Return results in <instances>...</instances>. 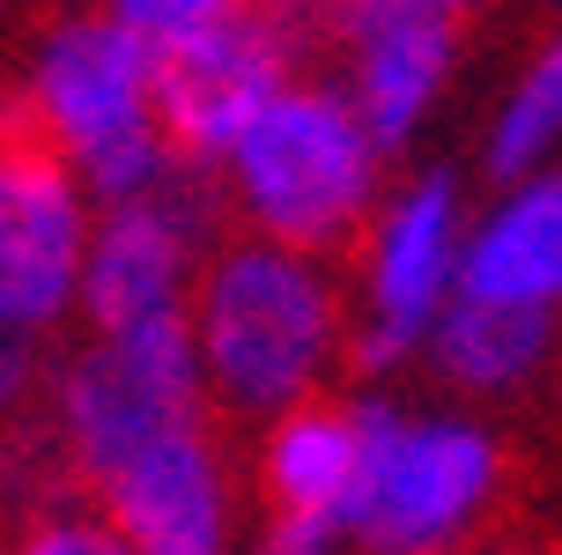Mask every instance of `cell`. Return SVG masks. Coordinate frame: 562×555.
Instances as JSON below:
<instances>
[{
  "mask_svg": "<svg viewBox=\"0 0 562 555\" xmlns=\"http://www.w3.org/2000/svg\"><path fill=\"white\" fill-rule=\"evenodd\" d=\"M186 326L207 408L267 430L311 400H334V378L348 370V281L318 252L237 230L207 252Z\"/></svg>",
  "mask_w": 562,
  "mask_h": 555,
  "instance_id": "cell-1",
  "label": "cell"
},
{
  "mask_svg": "<svg viewBox=\"0 0 562 555\" xmlns=\"http://www.w3.org/2000/svg\"><path fill=\"white\" fill-rule=\"evenodd\" d=\"M356 489L340 548L356 555H467L510 497L504 430L459 400L356 392Z\"/></svg>",
  "mask_w": 562,
  "mask_h": 555,
  "instance_id": "cell-2",
  "label": "cell"
},
{
  "mask_svg": "<svg viewBox=\"0 0 562 555\" xmlns=\"http://www.w3.org/2000/svg\"><path fill=\"white\" fill-rule=\"evenodd\" d=\"M215 193L245 237L334 259L385 200V148L363 134L340 82L296 75L223 156Z\"/></svg>",
  "mask_w": 562,
  "mask_h": 555,
  "instance_id": "cell-3",
  "label": "cell"
},
{
  "mask_svg": "<svg viewBox=\"0 0 562 555\" xmlns=\"http://www.w3.org/2000/svg\"><path fill=\"white\" fill-rule=\"evenodd\" d=\"M156 75H164V59L134 30H119L104 8L67 15L37 37L15 119L82 178L97 208H112V200L156 193L178 170L164 141V111H156Z\"/></svg>",
  "mask_w": 562,
  "mask_h": 555,
  "instance_id": "cell-4",
  "label": "cell"
},
{
  "mask_svg": "<svg viewBox=\"0 0 562 555\" xmlns=\"http://www.w3.org/2000/svg\"><path fill=\"white\" fill-rule=\"evenodd\" d=\"M467 186L459 170L429 164L385 186L378 215L356 237V281H348V370L385 386L407 363H422L437 319L459 297L467 259Z\"/></svg>",
  "mask_w": 562,
  "mask_h": 555,
  "instance_id": "cell-5",
  "label": "cell"
},
{
  "mask_svg": "<svg viewBox=\"0 0 562 555\" xmlns=\"http://www.w3.org/2000/svg\"><path fill=\"white\" fill-rule=\"evenodd\" d=\"M215 245H223V193L200 170H170L156 193L97 208L75 319L89 333H134V326L186 319L193 281Z\"/></svg>",
  "mask_w": 562,
  "mask_h": 555,
  "instance_id": "cell-6",
  "label": "cell"
},
{
  "mask_svg": "<svg viewBox=\"0 0 562 555\" xmlns=\"http://www.w3.org/2000/svg\"><path fill=\"white\" fill-rule=\"evenodd\" d=\"M97 200L23 119H0V326L53 341L82 311Z\"/></svg>",
  "mask_w": 562,
  "mask_h": 555,
  "instance_id": "cell-7",
  "label": "cell"
},
{
  "mask_svg": "<svg viewBox=\"0 0 562 555\" xmlns=\"http://www.w3.org/2000/svg\"><path fill=\"white\" fill-rule=\"evenodd\" d=\"M89 511L126 541V555H245V474L223 422H186L140 444L119 474L89 489Z\"/></svg>",
  "mask_w": 562,
  "mask_h": 555,
  "instance_id": "cell-8",
  "label": "cell"
},
{
  "mask_svg": "<svg viewBox=\"0 0 562 555\" xmlns=\"http://www.w3.org/2000/svg\"><path fill=\"white\" fill-rule=\"evenodd\" d=\"M289 82H296V15L289 8H252V15L193 37L186 53H170L156 75L170 164L215 178L223 156L245 141V126Z\"/></svg>",
  "mask_w": 562,
  "mask_h": 555,
  "instance_id": "cell-9",
  "label": "cell"
},
{
  "mask_svg": "<svg viewBox=\"0 0 562 555\" xmlns=\"http://www.w3.org/2000/svg\"><path fill=\"white\" fill-rule=\"evenodd\" d=\"M356 400H311L296 415L259 430L252 444V489L267 511V541L304 555L340 548V519H348V489H356Z\"/></svg>",
  "mask_w": 562,
  "mask_h": 555,
  "instance_id": "cell-10",
  "label": "cell"
},
{
  "mask_svg": "<svg viewBox=\"0 0 562 555\" xmlns=\"http://www.w3.org/2000/svg\"><path fill=\"white\" fill-rule=\"evenodd\" d=\"M340 53H348V75H340V97L356 104L363 134L400 156L407 141L429 126L437 97L451 89V67H459V15H437V8H400V15H370V23L334 30Z\"/></svg>",
  "mask_w": 562,
  "mask_h": 555,
  "instance_id": "cell-11",
  "label": "cell"
},
{
  "mask_svg": "<svg viewBox=\"0 0 562 555\" xmlns=\"http://www.w3.org/2000/svg\"><path fill=\"white\" fill-rule=\"evenodd\" d=\"M459 297L562 319V164L496 186V200L467 222Z\"/></svg>",
  "mask_w": 562,
  "mask_h": 555,
  "instance_id": "cell-12",
  "label": "cell"
},
{
  "mask_svg": "<svg viewBox=\"0 0 562 555\" xmlns=\"http://www.w3.org/2000/svg\"><path fill=\"white\" fill-rule=\"evenodd\" d=\"M555 356H562V319L481 304V297H451V311L437 319L429 348H422V370L459 408H496V400L533 392L555 370Z\"/></svg>",
  "mask_w": 562,
  "mask_h": 555,
  "instance_id": "cell-13",
  "label": "cell"
},
{
  "mask_svg": "<svg viewBox=\"0 0 562 555\" xmlns=\"http://www.w3.org/2000/svg\"><path fill=\"white\" fill-rule=\"evenodd\" d=\"M548 164H562V23L518 67V82L504 89V104H496L488 134H481V170L496 186H518V178H533Z\"/></svg>",
  "mask_w": 562,
  "mask_h": 555,
  "instance_id": "cell-14",
  "label": "cell"
},
{
  "mask_svg": "<svg viewBox=\"0 0 562 555\" xmlns=\"http://www.w3.org/2000/svg\"><path fill=\"white\" fill-rule=\"evenodd\" d=\"M252 8H267V0H104V15H112L119 30H134L156 59L186 53L193 37L237 23V15H252Z\"/></svg>",
  "mask_w": 562,
  "mask_h": 555,
  "instance_id": "cell-15",
  "label": "cell"
},
{
  "mask_svg": "<svg viewBox=\"0 0 562 555\" xmlns=\"http://www.w3.org/2000/svg\"><path fill=\"white\" fill-rule=\"evenodd\" d=\"M0 548L8 555H126V541H119L82 497H59V503H45V511L15 519V526L0 533Z\"/></svg>",
  "mask_w": 562,
  "mask_h": 555,
  "instance_id": "cell-16",
  "label": "cell"
},
{
  "mask_svg": "<svg viewBox=\"0 0 562 555\" xmlns=\"http://www.w3.org/2000/svg\"><path fill=\"white\" fill-rule=\"evenodd\" d=\"M245 555H304V548H281V541H267V533H259V541H252Z\"/></svg>",
  "mask_w": 562,
  "mask_h": 555,
  "instance_id": "cell-17",
  "label": "cell"
},
{
  "mask_svg": "<svg viewBox=\"0 0 562 555\" xmlns=\"http://www.w3.org/2000/svg\"><path fill=\"white\" fill-rule=\"evenodd\" d=\"M334 555H356V548H334Z\"/></svg>",
  "mask_w": 562,
  "mask_h": 555,
  "instance_id": "cell-18",
  "label": "cell"
},
{
  "mask_svg": "<svg viewBox=\"0 0 562 555\" xmlns=\"http://www.w3.org/2000/svg\"><path fill=\"white\" fill-rule=\"evenodd\" d=\"M555 555H562V541H555Z\"/></svg>",
  "mask_w": 562,
  "mask_h": 555,
  "instance_id": "cell-19",
  "label": "cell"
},
{
  "mask_svg": "<svg viewBox=\"0 0 562 555\" xmlns=\"http://www.w3.org/2000/svg\"><path fill=\"white\" fill-rule=\"evenodd\" d=\"M0 555H8V548H0Z\"/></svg>",
  "mask_w": 562,
  "mask_h": 555,
  "instance_id": "cell-20",
  "label": "cell"
}]
</instances>
